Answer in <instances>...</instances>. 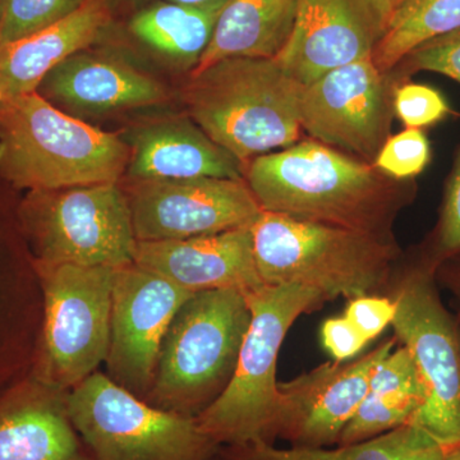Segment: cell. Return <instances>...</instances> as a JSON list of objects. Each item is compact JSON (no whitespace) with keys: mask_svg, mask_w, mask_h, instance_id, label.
Returning <instances> with one entry per match:
<instances>
[{"mask_svg":"<svg viewBox=\"0 0 460 460\" xmlns=\"http://www.w3.org/2000/svg\"><path fill=\"white\" fill-rule=\"evenodd\" d=\"M262 211L393 237V223L416 195L374 164L308 138L244 165Z\"/></svg>","mask_w":460,"mask_h":460,"instance_id":"1","label":"cell"},{"mask_svg":"<svg viewBox=\"0 0 460 460\" xmlns=\"http://www.w3.org/2000/svg\"><path fill=\"white\" fill-rule=\"evenodd\" d=\"M257 270L266 286H299L326 302L387 295L402 257L393 237L261 211L251 224Z\"/></svg>","mask_w":460,"mask_h":460,"instance_id":"2","label":"cell"},{"mask_svg":"<svg viewBox=\"0 0 460 460\" xmlns=\"http://www.w3.org/2000/svg\"><path fill=\"white\" fill-rule=\"evenodd\" d=\"M128 162L124 138L60 111L39 93L0 102V180L12 189L119 183Z\"/></svg>","mask_w":460,"mask_h":460,"instance_id":"3","label":"cell"},{"mask_svg":"<svg viewBox=\"0 0 460 460\" xmlns=\"http://www.w3.org/2000/svg\"><path fill=\"white\" fill-rule=\"evenodd\" d=\"M301 91L272 59L226 58L190 75L183 100L190 119L244 166L298 142Z\"/></svg>","mask_w":460,"mask_h":460,"instance_id":"4","label":"cell"},{"mask_svg":"<svg viewBox=\"0 0 460 460\" xmlns=\"http://www.w3.org/2000/svg\"><path fill=\"white\" fill-rule=\"evenodd\" d=\"M250 323L247 296L238 290L190 296L163 338L145 402L186 419L199 417L229 385Z\"/></svg>","mask_w":460,"mask_h":460,"instance_id":"5","label":"cell"},{"mask_svg":"<svg viewBox=\"0 0 460 460\" xmlns=\"http://www.w3.org/2000/svg\"><path fill=\"white\" fill-rule=\"evenodd\" d=\"M250 328L229 385L195 420L220 447L265 441L274 444L279 390L278 358L287 334L302 314L325 299L308 288L263 286L247 296Z\"/></svg>","mask_w":460,"mask_h":460,"instance_id":"6","label":"cell"},{"mask_svg":"<svg viewBox=\"0 0 460 460\" xmlns=\"http://www.w3.org/2000/svg\"><path fill=\"white\" fill-rule=\"evenodd\" d=\"M17 217L33 262L84 268L135 262L138 241L119 183L30 190Z\"/></svg>","mask_w":460,"mask_h":460,"instance_id":"7","label":"cell"},{"mask_svg":"<svg viewBox=\"0 0 460 460\" xmlns=\"http://www.w3.org/2000/svg\"><path fill=\"white\" fill-rule=\"evenodd\" d=\"M395 301L392 328L425 385V405L411 423L445 449L460 444V321L440 296L436 271L416 256L402 263L387 293Z\"/></svg>","mask_w":460,"mask_h":460,"instance_id":"8","label":"cell"},{"mask_svg":"<svg viewBox=\"0 0 460 460\" xmlns=\"http://www.w3.org/2000/svg\"><path fill=\"white\" fill-rule=\"evenodd\" d=\"M72 425L93 460H213L220 445L195 420L157 410L95 372L66 395Z\"/></svg>","mask_w":460,"mask_h":460,"instance_id":"9","label":"cell"},{"mask_svg":"<svg viewBox=\"0 0 460 460\" xmlns=\"http://www.w3.org/2000/svg\"><path fill=\"white\" fill-rule=\"evenodd\" d=\"M44 293L36 378L69 392L107 361L115 268L33 262Z\"/></svg>","mask_w":460,"mask_h":460,"instance_id":"10","label":"cell"},{"mask_svg":"<svg viewBox=\"0 0 460 460\" xmlns=\"http://www.w3.org/2000/svg\"><path fill=\"white\" fill-rule=\"evenodd\" d=\"M393 113V87L372 58L341 66L302 86V131L370 164L389 138Z\"/></svg>","mask_w":460,"mask_h":460,"instance_id":"11","label":"cell"},{"mask_svg":"<svg viewBox=\"0 0 460 460\" xmlns=\"http://www.w3.org/2000/svg\"><path fill=\"white\" fill-rule=\"evenodd\" d=\"M124 190L140 242L181 241L243 228L262 211L244 181H131Z\"/></svg>","mask_w":460,"mask_h":460,"instance_id":"12","label":"cell"},{"mask_svg":"<svg viewBox=\"0 0 460 460\" xmlns=\"http://www.w3.org/2000/svg\"><path fill=\"white\" fill-rule=\"evenodd\" d=\"M192 296L156 272L128 263L114 269L107 376L145 401L172 317Z\"/></svg>","mask_w":460,"mask_h":460,"instance_id":"13","label":"cell"},{"mask_svg":"<svg viewBox=\"0 0 460 460\" xmlns=\"http://www.w3.org/2000/svg\"><path fill=\"white\" fill-rule=\"evenodd\" d=\"M398 344L394 335L358 358L326 362L278 384L279 404L274 438H283L292 447L310 449L338 445L367 394L378 363Z\"/></svg>","mask_w":460,"mask_h":460,"instance_id":"14","label":"cell"},{"mask_svg":"<svg viewBox=\"0 0 460 460\" xmlns=\"http://www.w3.org/2000/svg\"><path fill=\"white\" fill-rule=\"evenodd\" d=\"M378 39L358 0H298L292 32L272 60L307 86L334 69L372 58Z\"/></svg>","mask_w":460,"mask_h":460,"instance_id":"15","label":"cell"},{"mask_svg":"<svg viewBox=\"0 0 460 460\" xmlns=\"http://www.w3.org/2000/svg\"><path fill=\"white\" fill-rule=\"evenodd\" d=\"M135 263L192 295L233 289L248 296L265 286L257 270L251 226L181 241H138Z\"/></svg>","mask_w":460,"mask_h":460,"instance_id":"16","label":"cell"},{"mask_svg":"<svg viewBox=\"0 0 460 460\" xmlns=\"http://www.w3.org/2000/svg\"><path fill=\"white\" fill-rule=\"evenodd\" d=\"M38 93L77 118L154 107L168 99L165 87L151 75L117 58L84 51L51 69Z\"/></svg>","mask_w":460,"mask_h":460,"instance_id":"17","label":"cell"},{"mask_svg":"<svg viewBox=\"0 0 460 460\" xmlns=\"http://www.w3.org/2000/svg\"><path fill=\"white\" fill-rule=\"evenodd\" d=\"M131 181L222 178L244 181V166L189 115L163 118L127 132Z\"/></svg>","mask_w":460,"mask_h":460,"instance_id":"18","label":"cell"},{"mask_svg":"<svg viewBox=\"0 0 460 460\" xmlns=\"http://www.w3.org/2000/svg\"><path fill=\"white\" fill-rule=\"evenodd\" d=\"M66 393L40 384L0 404V460H93L69 419Z\"/></svg>","mask_w":460,"mask_h":460,"instance_id":"19","label":"cell"},{"mask_svg":"<svg viewBox=\"0 0 460 460\" xmlns=\"http://www.w3.org/2000/svg\"><path fill=\"white\" fill-rule=\"evenodd\" d=\"M111 20L107 0H86L57 23L0 49V93L4 98L38 93L51 69L86 49Z\"/></svg>","mask_w":460,"mask_h":460,"instance_id":"20","label":"cell"},{"mask_svg":"<svg viewBox=\"0 0 460 460\" xmlns=\"http://www.w3.org/2000/svg\"><path fill=\"white\" fill-rule=\"evenodd\" d=\"M298 0H226L210 44L190 75L226 58L274 59L295 23Z\"/></svg>","mask_w":460,"mask_h":460,"instance_id":"21","label":"cell"},{"mask_svg":"<svg viewBox=\"0 0 460 460\" xmlns=\"http://www.w3.org/2000/svg\"><path fill=\"white\" fill-rule=\"evenodd\" d=\"M425 385L407 348L396 345L378 363L368 392L338 445L370 440L411 423L425 405Z\"/></svg>","mask_w":460,"mask_h":460,"instance_id":"22","label":"cell"},{"mask_svg":"<svg viewBox=\"0 0 460 460\" xmlns=\"http://www.w3.org/2000/svg\"><path fill=\"white\" fill-rule=\"evenodd\" d=\"M447 449L414 423L370 440L332 447L279 449L265 441L220 447L223 460H443Z\"/></svg>","mask_w":460,"mask_h":460,"instance_id":"23","label":"cell"},{"mask_svg":"<svg viewBox=\"0 0 460 460\" xmlns=\"http://www.w3.org/2000/svg\"><path fill=\"white\" fill-rule=\"evenodd\" d=\"M220 11L156 3L135 14L129 30L151 49L193 69L210 44Z\"/></svg>","mask_w":460,"mask_h":460,"instance_id":"24","label":"cell"},{"mask_svg":"<svg viewBox=\"0 0 460 460\" xmlns=\"http://www.w3.org/2000/svg\"><path fill=\"white\" fill-rule=\"evenodd\" d=\"M458 29L460 0H405L378 39L372 60L387 75L423 42Z\"/></svg>","mask_w":460,"mask_h":460,"instance_id":"25","label":"cell"},{"mask_svg":"<svg viewBox=\"0 0 460 460\" xmlns=\"http://www.w3.org/2000/svg\"><path fill=\"white\" fill-rule=\"evenodd\" d=\"M86 0H0V49L74 13Z\"/></svg>","mask_w":460,"mask_h":460,"instance_id":"26","label":"cell"},{"mask_svg":"<svg viewBox=\"0 0 460 460\" xmlns=\"http://www.w3.org/2000/svg\"><path fill=\"white\" fill-rule=\"evenodd\" d=\"M414 255L435 271L460 256V150L445 184L438 223Z\"/></svg>","mask_w":460,"mask_h":460,"instance_id":"27","label":"cell"},{"mask_svg":"<svg viewBox=\"0 0 460 460\" xmlns=\"http://www.w3.org/2000/svg\"><path fill=\"white\" fill-rule=\"evenodd\" d=\"M432 151L422 129L405 128L387 138L374 165L395 181H413L431 162Z\"/></svg>","mask_w":460,"mask_h":460,"instance_id":"28","label":"cell"},{"mask_svg":"<svg viewBox=\"0 0 460 460\" xmlns=\"http://www.w3.org/2000/svg\"><path fill=\"white\" fill-rule=\"evenodd\" d=\"M393 111L405 128L417 129L435 126L454 113L440 91L413 83L393 87Z\"/></svg>","mask_w":460,"mask_h":460,"instance_id":"29","label":"cell"},{"mask_svg":"<svg viewBox=\"0 0 460 460\" xmlns=\"http://www.w3.org/2000/svg\"><path fill=\"white\" fill-rule=\"evenodd\" d=\"M399 65L404 77L417 72H434L460 84V29L423 42Z\"/></svg>","mask_w":460,"mask_h":460,"instance_id":"30","label":"cell"},{"mask_svg":"<svg viewBox=\"0 0 460 460\" xmlns=\"http://www.w3.org/2000/svg\"><path fill=\"white\" fill-rule=\"evenodd\" d=\"M395 314V301L389 295H366L349 299L343 314L371 341L392 326Z\"/></svg>","mask_w":460,"mask_h":460,"instance_id":"31","label":"cell"},{"mask_svg":"<svg viewBox=\"0 0 460 460\" xmlns=\"http://www.w3.org/2000/svg\"><path fill=\"white\" fill-rule=\"evenodd\" d=\"M320 341L334 362L356 358L370 343L344 314L323 321L320 328Z\"/></svg>","mask_w":460,"mask_h":460,"instance_id":"32","label":"cell"},{"mask_svg":"<svg viewBox=\"0 0 460 460\" xmlns=\"http://www.w3.org/2000/svg\"><path fill=\"white\" fill-rule=\"evenodd\" d=\"M358 2L370 14L381 36L385 31L389 21L394 16L395 12L402 7L405 0H358Z\"/></svg>","mask_w":460,"mask_h":460,"instance_id":"33","label":"cell"},{"mask_svg":"<svg viewBox=\"0 0 460 460\" xmlns=\"http://www.w3.org/2000/svg\"><path fill=\"white\" fill-rule=\"evenodd\" d=\"M438 287L449 290L460 305V256L441 263L436 270Z\"/></svg>","mask_w":460,"mask_h":460,"instance_id":"34","label":"cell"},{"mask_svg":"<svg viewBox=\"0 0 460 460\" xmlns=\"http://www.w3.org/2000/svg\"><path fill=\"white\" fill-rule=\"evenodd\" d=\"M165 2L195 8H223L226 0H165Z\"/></svg>","mask_w":460,"mask_h":460,"instance_id":"35","label":"cell"},{"mask_svg":"<svg viewBox=\"0 0 460 460\" xmlns=\"http://www.w3.org/2000/svg\"><path fill=\"white\" fill-rule=\"evenodd\" d=\"M443 460H460V444L447 449Z\"/></svg>","mask_w":460,"mask_h":460,"instance_id":"36","label":"cell"},{"mask_svg":"<svg viewBox=\"0 0 460 460\" xmlns=\"http://www.w3.org/2000/svg\"><path fill=\"white\" fill-rule=\"evenodd\" d=\"M3 99H4V96H3L2 93H0V102H2Z\"/></svg>","mask_w":460,"mask_h":460,"instance_id":"37","label":"cell"},{"mask_svg":"<svg viewBox=\"0 0 460 460\" xmlns=\"http://www.w3.org/2000/svg\"><path fill=\"white\" fill-rule=\"evenodd\" d=\"M456 314H458L459 321H460V305H459V308H458V313H456Z\"/></svg>","mask_w":460,"mask_h":460,"instance_id":"38","label":"cell"},{"mask_svg":"<svg viewBox=\"0 0 460 460\" xmlns=\"http://www.w3.org/2000/svg\"><path fill=\"white\" fill-rule=\"evenodd\" d=\"M213 460H217V459H213ZM219 460H223L222 458H220Z\"/></svg>","mask_w":460,"mask_h":460,"instance_id":"39","label":"cell"}]
</instances>
